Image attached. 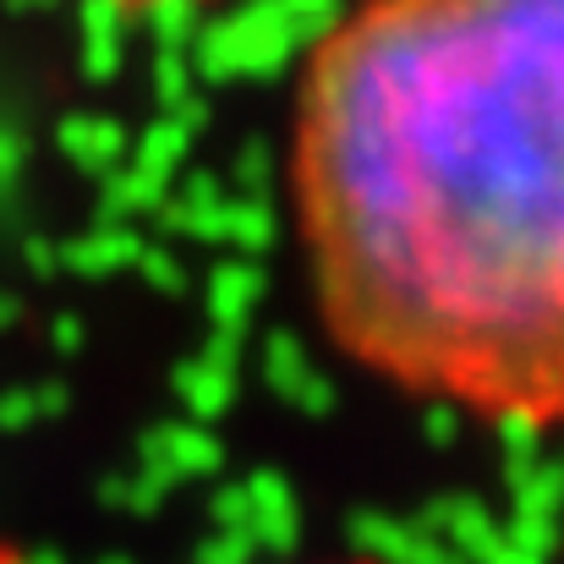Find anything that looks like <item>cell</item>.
<instances>
[{
    "instance_id": "7a4b0ae2",
    "label": "cell",
    "mask_w": 564,
    "mask_h": 564,
    "mask_svg": "<svg viewBox=\"0 0 564 564\" xmlns=\"http://www.w3.org/2000/svg\"><path fill=\"white\" fill-rule=\"evenodd\" d=\"M99 6H127V11H154V6H192V0H99Z\"/></svg>"
},
{
    "instance_id": "6da1fadb",
    "label": "cell",
    "mask_w": 564,
    "mask_h": 564,
    "mask_svg": "<svg viewBox=\"0 0 564 564\" xmlns=\"http://www.w3.org/2000/svg\"><path fill=\"white\" fill-rule=\"evenodd\" d=\"M291 208L340 357L564 427V0H357L302 66Z\"/></svg>"
},
{
    "instance_id": "3957f363",
    "label": "cell",
    "mask_w": 564,
    "mask_h": 564,
    "mask_svg": "<svg viewBox=\"0 0 564 564\" xmlns=\"http://www.w3.org/2000/svg\"><path fill=\"white\" fill-rule=\"evenodd\" d=\"M0 564H28V560H22L17 549H6V543H0Z\"/></svg>"
},
{
    "instance_id": "277c9868",
    "label": "cell",
    "mask_w": 564,
    "mask_h": 564,
    "mask_svg": "<svg viewBox=\"0 0 564 564\" xmlns=\"http://www.w3.org/2000/svg\"><path fill=\"white\" fill-rule=\"evenodd\" d=\"M340 564H378V560H340Z\"/></svg>"
}]
</instances>
